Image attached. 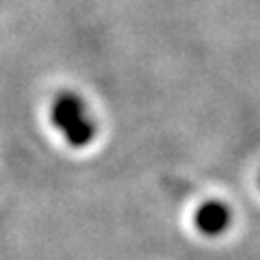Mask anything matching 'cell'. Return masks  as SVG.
Segmentation results:
<instances>
[{
	"mask_svg": "<svg viewBox=\"0 0 260 260\" xmlns=\"http://www.w3.org/2000/svg\"><path fill=\"white\" fill-rule=\"evenodd\" d=\"M52 124L72 148H87L95 139V121L85 100L76 93H61L52 102Z\"/></svg>",
	"mask_w": 260,
	"mask_h": 260,
	"instance_id": "cell-1",
	"label": "cell"
},
{
	"mask_svg": "<svg viewBox=\"0 0 260 260\" xmlns=\"http://www.w3.org/2000/svg\"><path fill=\"white\" fill-rule=\"evenodd\" d=\"M232 223V210L219 200L204 202L195 213V228L204 237H221Z\"/></svg>",
	"mask_w": 260,
	"mask_h": 260,
	"instance_id": "cell-2",
	"label": "cell"
}]
</instances>
